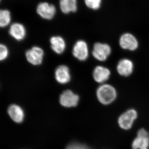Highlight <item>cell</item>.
Returning <instances> with one entry per match:
<instances>
[{"label":"cell","mask_w":149,"mask_h":149,"mask_svg":"<svg viewBox=\"0 0 149 149\" xmlns=\"http://www.w3.org/2000/svg\"><path fill=\"white\" fill-rule=\"evenodd\" d=\"M56 80L60 84H66L70 80L69 69L67 66L61 65L57 68L55 72Z\"/></svg>","instance_id":"cell-10"},{"label":"cell","mask_w":149,"mask_h":149,"mask_svg":"<svg viewBox=\"0 0 149 149\" xmlns=\"http://www.w3.org/2000/svg\"><path fill=\"white\" fill-rule=\"evenodd\" d=\"M66 149H91L89 147L83 144L74 143L70 144L66 147Z\"/></svg>","instance_id":"cell-20"},{"label":"cell","mask_w":149,"mask_h":149,"mask_svg":"<svg viewBox=\"0 0 149 149\" xmlns=\"http://www.w3.org/2000/svg\"><path fill=\"white\" fill-rule=\"evenodd\" d=\"M36 12L42 18L51 20L55 16L56 13V6L47 2H41L37 4Z\"/></svg>","instance_id":"cell-2"},{"label":"cell","mask_w":149,"mask_h":149,"mask_svg":"<svg viewBox=\"0 0 149 149\" xmlns=\"http://www.w3.org/2000/svg\"><path fill=\"white\" fill-rule=\"evenodd\" d=\"M97 96L100 102L108 105L113 102L117 96L114 87L109 84H104L99 87L97 91Z\"/></svg>","instance_id":"cell-1"},{"label":"cell","mask_w":149,"mask_h":149,"mask_svg":"<svg viewBox=\"0 0 149 149\" xmlns=\"http://www.w3.org/2000/svg\"><path fill=\"white\" fill-rule=\"evenodd\" d=\"M0 59L3 61L7 58L8 55V51L7 47L4 45H1L0 46Z\"/></svg>","instance_id":"cell-19"},{"label":"cell","mask_w":149,"mask_h":149,"mask_svg":"<svg viewBox=\"0 0 149 149\" xmlns=\"http://www.w3.org/2000/svg\"><path fill=\"white\" fill-rule=\"evenodd\" d=\"M119 44L122 49L134 51L139 47V42L136 37L130 33H125L120 37Z\"/></svg>","instance_id":"cell-8"},{"label":"cell","mask_w":149,"mask_h":149,"mask_svg":"<svg viewBox=\"0 0 149 149\" xmlns=\"http://www.w3.org/2000/svg\"><path fill=\"white\" fill-rule=\"evenodd\" d=\"M25 55L29 63L33 65H39L42 62L44 52L41 48L34 47L27 51Z\"/></svg>","instance_id":"cell-7"},{"label":"cell","mask_w":149,"mask_h":149,"mask_svg":"<svg viewBox=\"0 0 149 149\" xmlns=\"http://www.w3.org/2000/svg\"><path fill=\"white\" fill-rule=\"evenodd\" d=\"M59 100L62 106L72 107L77 105L79 101V97L72 91L67 90L62 93L60 97Z\"/></svg>","instance_id":"cell-6"},{"label":"cell","mask_w":149,"mask_h":149,"mask_svg":"<svg viewBox=\"0 0 149 149\" xmlns=\"http://www.w3.org/2000/svg\"><path fill=\"white\" fill-rule=\"evenodd\" d=\"M9 33L14 39L17 41H21L26 36V29L23 24L15 22L11 25Z\"/></svg>","instance_id":"cell-11"},{"label":"cell","mask_w":149,"mask_h":149,"mask_svg":"<svg viewBox=\"0 0 149 149\" xmlns=\"http://www.w3.org/2000/svg\"><path fill=\"white\" fill-rule=\"evenodd\" d=\"M11 16L10 11L6 9L1 10L0 11V26L5 27L10 23Z\"/></svg>","instance_id":"cell-17"},{"label":"cell","mask_w":149,"mask_h":149,"mask_svg":"<svg viewBox=\"0 0 149 149\" xmlns=\"http://www.w3.org/2000/svg\"><path fill=\"white\" fill-rule=\"evenodd\" d=\"M133 63L131 60L127 58L123 59L117 65V70L120 75L128 76L133 72Z\"/></svg>","instance_id":"cell-13"},{"label":"cell","mask_w":149,"mask_h":149,"mask_svg":"<svg viewBox=\"0 0 149 149\" xmlns=\"http://www.w3.org/2000/svg\"><path fill=\"white\" fill-rule=\"evenodd\" d=\"M149 147V133L142 128L138 131L137 137L133 141L132 149H148Z\"/></svg>","instance_id":"cell-5"},{"label":"cell","mask_w":149,"mask_h":149,"mask_svg":"<svg viewBox=\"0 0 149 149\" xmlns=\"http://www.w3.org/2000/svg\"><path fill=\"white\" fill-rule=\"evenodd\" d=\"M77 0H59V6L62 13L68 14L76 12L78 9Z\"/></svg>","instance_id":"cell-14"},{"label":"cell","mask_w":149,"mask_h":149,"mask_svg":"<svg viewBox=\"0 0 149 149\" xmlns=\"http://www.w3.org/2000/svg\"><path fill=\"white\" fill-rule=\"evenodd\" d=\"M72 54L79 60L81 61L86 60L89 55L87 43L83 40L77 41L73 47Z\"/></svg>","instance_id":"cell-9"},{"label":"cell","mask_w":149,"mask_h":149,"mask_svg":"<svg viewBox=\"0 0 149 149\" xmlns=\"http://www.w3.org/2000/svg\"><path fill=\"white\" fill-rule=\"evenodd\" d=\"M8 112L11 118L17 123L22 122L24 120V112L21 107L13 104L9 107Z\"/></svg>","instance_id":"cell-15"},{"label":"cell","mask_w":149,"mask_h":149,"mask_svg":"<svg viewBox=\"0 0 149 149\" xmlns=\"http://www.w3.org/2000/svg\"><path fill=\"white\" fill-rule=\"evenodd\" d=\"M51 48L57 54H61L65 50V41L64 39L60 36H54L50 39Z\"/></svg>","instance_id":"cell-16"},{"label":"cell","mask_w":149,"mask_h":149,"mask_svg":"<svg viewBox=\"0 0 149 149\" xmlns=\"http://www.w3.org/2000/svg\"><path fill=\"white\" fill-rule=\"evenodd\" d=\"M138 116L137 111L135 110H128L120 116L118 119L119 126L124 130H128L132 127L134 120Z\"/></svg>","instance_id":"cell-3"},{"label":"cell","mask_w":149,"mask_h":149,"mask_svg":"<svg viewBox=\"0 0 149 149\" xmlns=\"http://www.w3.org/2000/svg\"><path fill=\"white\" fill-rule=\"evenodd\" d=\"M111 51V48L107 44L97 43L94 45L92 54L96 59L103 61L109 56Z\"/></svg>","instance_id":"cell-4"},{"label":"cell","mask_w":149,"mask_h":149,"mask_svg":"<svg viewBox=\"0 0 149 149\" xmlns=\"http://www.w3.org/2000/svg\"><path fill=\"white\" fill-rule=\"evenodd\" d=\"M110 74L108 68L104 66H97L93 71V78L97 83H102L108 80Z\"/></svg>","instance_id":"cell-12"},{"label":"cell","mask_w":149,"mask_h":149,"mask_svg":"<svg viewBox=\"0 0 149 149\" xmlns=\"http://www.w3.org/2000/svg\"><path fill=\"white\" fill-rule=\"evenodd\" d=\"M86 6L92 10H97L100 8L102 0H84Z\"/></svg>","instance_id":"cell-18"}]
</instances>
